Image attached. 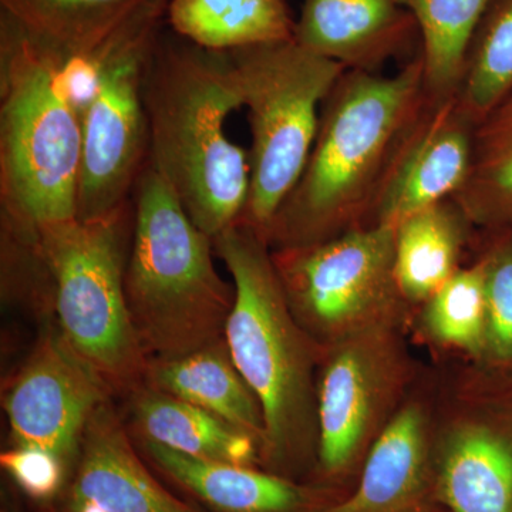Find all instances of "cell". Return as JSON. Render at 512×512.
<instances>
[{
	"instance_id": "6da1fadb",
	"label": "cell",
	"mask_w": 512,
	"mask_h": 512,
	"mask_svg": "<svg viewBox=\"0 0 512 512\" xmlns=\"http://www.w3.org/2000/svg\"><path fill=\"white\" fill-rule=\"evenodd\" d=\"M426 100L421 53L390 76L346 70L323 101L311 156L269 228V248L318 244L365 227Z\"/></svg>"
},
{
	"instance_id": "7a4b0ae2",
	"label": "cell",
	"mask_w": 512,
	"mask_h": 512,
	"mask_svg": "<svg viewBox=\"0 0 512 512\" xmlns=\"http://www.w3.org/2000/svg\"><path fill=\"white\" fill-rule=\"evenodd\" d=\"M143 100L148 163L192 222L214 239L242 221L251 165L225 130L242 107L227 52L194 45L165 25L148 59Z\"/></svg>"
},
{
	"instance_id": "3957f363",
	"label": "cell",
	"mask_w": 512,
	"mask_h": 512,
	"mask_svg": "<svg viewBox=\"0 0 512 512\" xmlns=\"http://www.w3.org/2000/svg\"><path fill=\"white\" fill-rule=\"evenodd\" d=\"M234 281L225 343L265 419L261 466L291 478L318 451L319 348L295 319L272 251L244 221L212 239Z\"/></svg>"
},
{
	"instance_id": "277c9868",
	"label": "cell",
	"mask_w": 512,
	"mask_h": 512,
	"mask_svg": "<svg viewBox=\"0 0 512 512\" xmlns=\"http://www.w3.org/2000/svg\"><path fill=\"white\" fill-rule=\"evenodd\" d=\"M72 64L0 13L2 228L36 237L77 220L82 106Z\"/></svg>"
},
{
	"instance_id": "5b68a950",
	"label": "cell",
	"mask_w": 512,
	"mask_h": 512,
	"mask_svg": "<svg viewBox=\"0 0 512 512\" xmlns=\"http://www.w3.org/2000/svg\"><path fill=\"white\" fill-rule=\"evenodd\" d=\"M133 204L124 288L147 356L170 360L221 342L235 289L215 268L212 238L150 163L138 177Z\"/></svg>"
},
{
	"instance_id": "8992f818",
	"label": "cell",
	"mask_w": 512,
	"mask_h": 512,
	"mask_svg": "<svg viewBox=\"0 0 512 512\" xmlns=\"http://www.w3.org/2000/svg\"><path fill=\"white\" fill-rule=\"evenodd\" d=\"M133 222L131 198L106 217L67 222L36 235L52 279L60 332L113 393L133 394L146 386L150 365L124 288Z\"/></svg>"
},
{
	"instance_id": "52a82bcc",
	"label": "cell",
	"mask_w": 512,
	"mask_h": 512,
	"mask_svg": "<svg viewBox=\"0 0 512 512\" xmlns=\"http://www.w3.org/2000/svg\"><path fill=\"white\" fill-rule=\"evenodd\" d=\"M227 55L252 133L251 185L242 221L266 241L311 156L323 101L346 69L295 39Z\"/></svg>"
},
{
	"instance_id": "ba28073f",
	"label": "cell",
	"mask_w": 512,
	"mask_h": 512,
	"mask_svg": "<svg viewBox=\"0 0 512 512\" xmlns=\"http://www.w3.org/2000/svg\"><path fill=\"white\" fill-rule=\"evenodd\" d=\"M170 0H150L92 63L82 67L89 92L82 104V163L77 220L106 217L133 198L148 163L144 73Z\"/></svg>"
},
{
	"instance_id": "9c48e42d",
	"label": "cell",
	"mask_w": 512,
	"mask_h": 512,
	"mask_svg": "<svg viewBox=\"0 0 512 512\" xmlns=\"http://www.w3.org/2000/svg\"><path fill=\"white\" fill-rule=\"evenodd\" d=\"M409 328L380 325L323 349L316 483L350 491L363 461L420 379Z\"/></svg>"
},
{
	"instance_id": "30bf717a",
	"label": "cell",
	"mask_w": 512,
	"mask_h": 512,
	"mask_svg": "<svg viewBox=\"0 0 512 512\" xmlns=\"http://www.w3.org/2000/svg\"><path fill=\"white\" fill-rule=\"evenodd\" d=\"M272 259L293 316L319 348L373 326L410 328L414 309L397 284L394 228L350 229L318 244L275 249Z\"/></svg>"
},
{
	"instance_id": "8fae6325",
	"label": "cell",
	"mask_w": 512,
	"mask_h": 512,
	"mask_svg": "<svg viewBox=\"0 0 512 512\" xmlns=\"http://www.w3.org/2000/svg\"><path fill=\"white\" fill-rule=\"evenodd\" d=\"M458 362L434 390L441 504L448 512H512V372Z\"/></svg>"
},
{
	"instance_id": "7c38bea8",
	"label": "cell",
	"mask_w": 512,
	"mask_h": 512,
	"mask_svg": "<svg viewBox=\"0 0 512 512\" xmlns=\"http://www.w3.org/2000/svg\"><path fill=\"white\" fill-rule=\"evenodd\" d=\"M111 393L60 329L49 330L3 397L15 446L46 451L69 467L87 424Z\"/></svg>"
},
{
	"instance_id": "4fadbf2b",
	"label": "cell",
	"mask_w": 512,
	"mask_h": 512,
	"mask_svg": "<svg viewBox=\"0 0 512 512\" xmlns=\"http://www.w3.org/2000/svg\"><path fill=\"white\" fill-rule=\"evenodd\" d=\"M477 123L453 96L427 94L404 134L365 227H396L404 218L453 197L470 170Z\"/></svg>"
},
{
	"instance_id": "5bb4252c",
	"label": "cell",
	"mask_w": 512,
	"mask_h": 512,
	"mask_svg": "<svg viewBox=\"0 0 512 512\" xmlns=\"http://www.w3.org/2000/svg\"><path fill=\"white\" fill-rule=\"evenodd\" d=\"M436 382L420 377L363 461L348 494L315 512H448L433 451Z\"/></svg>"
},
{
	"instance_id": "9a60e30c",
	"label": "cell",
	"mask_w": 512,
	"mask_h": 512,
	"mask_svg": "<svg viewBox=\"0 0 512 512\" xmlns=\"http://www.w3.org/2000/svg\"><path fill=\"white\" fill-rule=\"evenodd\" d=\"M72 488L76 512H198L168 493L141 463L109 403L84 430Z\"/></svg>"
},
{
	"instance_id": "2e32d148",
	"label": "cell",
	"mask_w": 512,
	"mask_h": 512,
	"mask_svg": "<svg viewBox=\"0 0 512 512\" xmlns=\"http://www.w3.org/2000/svg\"><path fill=\"white\" fill-rule=\"evenodd\" d=\"M417 30L399 0H302L295 40L346 70L379 72Z\"/></svg>"
},
{
	"instance_id": "e0dca14e",
	"label": "cell",
	"mask_w": 512,
	"mask_h": 512,
	"mask_svg": "<svg viewBox=\"0 0 512 512\" xmlns=\"http://www.w3.org/2000/svg\"><path fill=\"white\" fill-rule=\"evenodd\" d=\"M158 467L218 512H315L348 491L222 461L202 460L143 441Z\"/></svg>"
},
{
	"instance_id": "ac0fdd59",
	"label": "cell",
	"mask_w": 512,
	"mask_h": 512,
	"mask_svg": "<svg viewBox=\"0 0 512 512\" xmlns=\"http://www.w3.org/2000/svg\"><path fill=\"white\" fill-rule=\"evenodd\" d=\"M480 234L453 197L394 227L397 284L414 311L466 265L467 252L477 251Z\"/></svg>"
},
{
	"instance_id": "d6986e66",
	"label": "cell",
	"mask_w": 512,
	"mask_h": 512,
	"mask_svg": "<svg viewBox=\"0 0 512 512\" xmlns=\"http://www.w3.org/2000/svg\"><path fill=\"white\" fill-rule=\"evenodd\" d=\"M146 384L227 421L251 436L262 451L264 413L229 355L225 339L190 355L151 359Z\"/></svg>"
},
{
	"instance_id": "ffe728a7",
	"label": "cell",
	"mask_w": 512,
	"mask_h": 512,
	"mask_svg": "<svg viewBox=\"0 0 512 512\" xmlns=\"http://www.w3.org/2000/svg\"><path fill=\"white\" fill-rule=\"evenodd\" d=\"M131 409L141 441L202 460L261 466V450L251 436L194 404L146 384L133 393Z\"/></svg>"
},
{
	"instance_id": "44dd1931",
	"label": "cell",
	"mask_w": 512,
	"mask_h": 512,
	"mask_svg": "<svg viewBox=\"0 0 512 512\" xmlns=\"http://www.w3.org/2000/svg\"><path fill=\"white\" fill-rule=\"evenodd\" d=\"M150 0H0L9 16L73 66H87Z\"/></svg>"
},
{
	"instance_id": "7402d4cb",
	"label": "cell",
	"mask_w": 512,
	"mask_h": 512,
	"mask_svg": "<svg viewBox=\"0 0 512 512\" xmlns=\"http://www.w3.org/2000/svg\"><path fill=\"white\" fill-rule=\"evenodd\" d=\"M167 26L214 52L295 39L285 0H170Z\"/></svg>"
},
{
	"instance_id": "603a6c76",
	"label": "cell",
	"mask_w": 512,
	"mask_h": 512,
	"mask_svg": "<svg viewBox=\"0 0 512 512\" xmlns=\"http://www.w3.org/2000/svg\"><path fill=\"white\" fill-rule=\"evenodd\" d=\"M453 200L480 232L512 228V93L478 121L470 170Z\"/></svg>"
},
{
	"instance_id": "cb8c5ba5",
	"label": "cell",
	"mask_w": 512,
	"mask_h": 512,
	"mask_svg": "<svg viewBox=\"0 0 512 512\" xmlns=\"http://www.w3.org/2000/svg\"><path fill=\"white\" fill-rule=\"evenodd\" d=\"M409 330L439 356L480 362L485 340V284L477 255L421 303Z\"/></svg>"
},
{
	"instance_id": "d4e9b609",
	"label": "cell",
	"mask_w": 512,
	"mask_h": 512,
	"mask_svg": "<svg viewBox=\"0 0 512 512\" xmlns=\"http://www.w3.org/2000/svg\"><path fill=\"white\" fill-rule=\"evenodd\" d=\"M421 36L426 92L453 96L460 86L471 42L493 0H399Z\"/></svg>"
},
{
	"instance_id": "484cf974",
	"label": "cell",
	"mask_w": 512,
	"mask_h": 512,
	"mask_svg": "<svg viewBox=\"0 0 512 512\" xmlns=\"http://www.w3.org/2000/svg\"><path fill=\"white\" fill-rule=\"evenodd\" d=\"M512 93V0H493L478 26L457 97L476 123Z\"/></svg>"
},
{
	"instance_id": "4316f807",
	"label": "cell",
	"mask_w": 512,
	"mask_h": 512,
	"mask_svg": "<svg viewBox=\"0 0 512 512\" xmlns=\"http://www.w3.org/2000/svg\"><path fill=\"white\" fill-rule=\"evenodd\" d=\"M476 255L485 284V340L478 365L512 372V228L481 232Z\"/></svg>"
},
{
	"instance_id": "83f0119b",
	"label": "cell",
	"mask_w": 512,
	"mask_h": 512,
	"mask_svg": "<svg viewBox=\"0 0 512 512\" xmlns=\"http://www.w3.org/2000/svg\"><path fill=\"white\" fill-rule=\"evenodd\" d=\"M0 464L16 484L35 500L52 498L62 487L67 470L66 464L53 454L18 446L3 451Z\"/></svg>"
}]
</instances>
